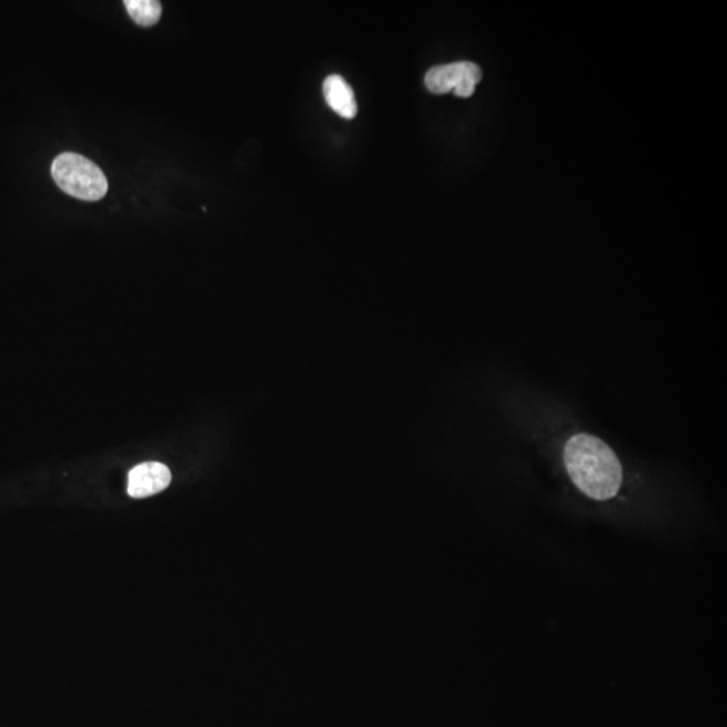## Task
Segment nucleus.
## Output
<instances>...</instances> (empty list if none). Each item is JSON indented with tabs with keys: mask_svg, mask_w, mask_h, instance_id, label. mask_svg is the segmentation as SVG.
<instances>
[{
	"mask_svg": "<svg viewBox=\"0 0 727 727\" xmlns=\"http://www.w3.org/2000/svg\"><path fill=\"white\" fill-rule=\"evenodd\" d=\"M567 473L590 499H613L622 485V465L612 447L592 434H575L567 439L563 449Z\"/></svg>",
	"mask_w": 727,
	"mask_h": 727,
	"instance_id": "nucleus-1",
	"label": "nucleus"
},
{
	"mask_svg": "<svg viewBox=\"0 0 727 727\" xmlns=\"http://www.w3.org/2000/svg\"><path fill=\"white\" fill-rule=\"evenodd\" d=\"M52 176L62 192L79 200L99 201L108 192V181L103 170L83 155H58L53 161Z\"/></svg>",
	"mask_w": 727,
	"mask_h": 727,
	"instance_id": "nucleus-2",
	"label": "nucleus"
},
{
	"mask_svg": "<svg viewBox=\"0 0 727 727\" xmlns=\"http://www.w3.org/2000/svg\"><path fill=\"white\" fill-rule=\"evenodd\" d=\"M482 77L480 66L469 61L439 65L426 73L425 85L434 95L454 92L458 97H470Z\"/></svg>",
	"mask_w": 727,
	"mask_h": 727,
	"instance_id": "nucleus-3",
	"label": "nucleus"
},
{
	"mask_svg": "<svg viewBox=\"0 0 727 727\" xmlns=\"http://www.w3.org/2000/svg\"><path fill=\"white\" fill-rule=\"evenodd\" d=\"M170 470L159 462H145L135 466L128 476V495L135 499H143L157 495L169 487Z\"/></svg>",
	"mask_w": 727,
	"mask_h": 727,
	"instance_id": "nucleus-4",
	"label": "nucleus"
},
{
	"mask_svg": "<svg viewBox=\"0 0 727 727\" xmlns=\"http://www.w3.org/2000/svg\"><path fill=\"white\" fill-rule=\"evenodd\" d=\"M324 96L328 106L336 114L344 119H355L357 115V103L355 92L351 85L346 83L344 77L338 75L329 76L324 81Z\"/></svg>",
	"mask_w": 727,
	"mask_h": 727,
	"instance_id": "nucleus-5",
	"label": "nucleus"
},
{
	"mask_svg": "<svg viewBox=\"0 0 727 727\" xmlns=\"http://www.w3.org/2000/svg\"><path fill=\"white\" fill-rule=\"evenodd\" d=\"M124 6H126L132 21L138 23L139 26H154L161 19V2H155V0H126Z\"/></svg>",
	"mask_w": 727,
	"mask_h": 727,
	"instance_id": "nucleus-6",
	"label": "nucleus"
}]
</instances>
